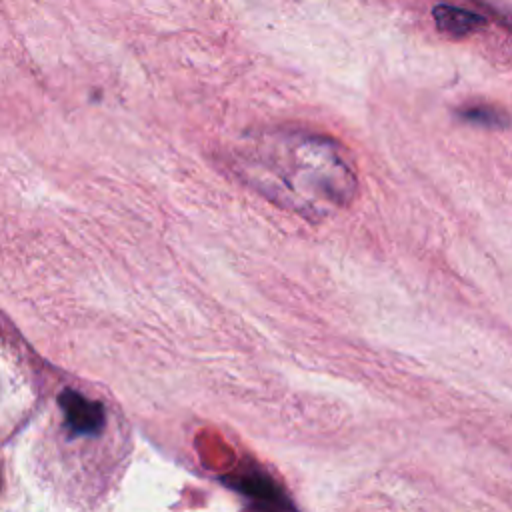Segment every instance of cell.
<instances>
[{"instance_id": "cell-4", "label": "cell", "mask_w": 512, "mask_h": 512, "mask_svg": "<svg viewBox=\"0 0 512 512\" xmlns=\"http://www.w3.org/2000/svg\"><path fill=\"white\" fill-rule=\"evenodd\" d=\"M462 118L466 122H474V124H488V126H500L506 124L504 116L498 114V110L488 108V106H474V108H466L462 112Z\"/></svg>"}, {"instance_id": "cell-1", "label": "cell", "mask_w": 512, "mask_h": 512, "mask_svg": "<svg viewBox=\"0 0 512 512\" xmlns=\"http://www.w3.org/2000/svg\"><path fill=\"white\" fill-rule=\"evenodd\" d=\"M132 446V428L118 402L98 384L68 378L46 408L32 464L58 502L94 512L116 492Z\"/></svg>"}, {"instance_id": "cell-2", "label": "cell", "mask_w": 512, "mask_h": 512, "mask_svg": "<svg viewBox=\"0 0 512 512\" xmlns=\"http://www.w3.org/2000/svg\"><path fill=\"white\" fill-rule=\"evenodd\" d=\"M244 178L270 202L306 218H324L348 206L358 190L356 170L332 138L270 130L238 152Z\"/></svg>"}, {"instance_id": "cell-3", "label": "cell", "mask_w": 512, "mask_h": 512, "mask_svg": "<svg viewBox=\"0 0 512 512\" xmlns=\"http://www.w3.org/2000/svg\"><path fill=\"white\" fill-rule=\"evenodd\" d=\"M432 18H434L436 28L442 34L452 36V38L472 36L486 24L484 16H480L472 10L460 8V6H450V4H438L432 10Z\"/></svg>"}]
</instances>
